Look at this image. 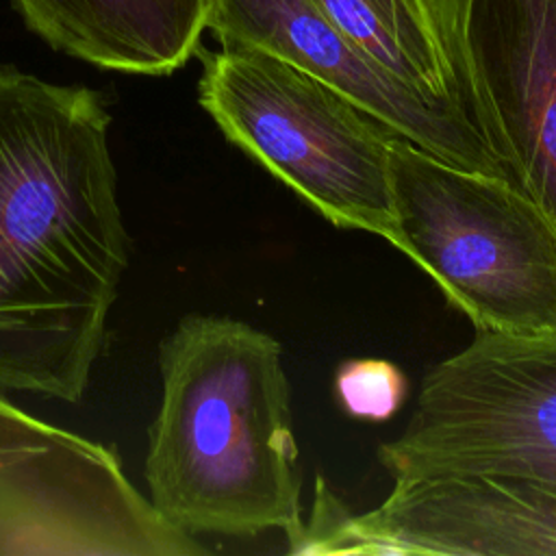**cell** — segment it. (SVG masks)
<instances>
[{"instance_id": "6da1fadb", "label": "cell", "mask_w": 556, "mask_h": 556, "mask_svg": "<svg viewBox=\"0 0 556 556\" xmlns=\"http://www.w3.org/2000/svg\"><path fill=\"white\" fill-rule=\"evenodd\" d=\"M100 91L0 65V389L78 402L130 237Z\"/></svg>"}, {"instance_id": "7a4b0ae2", "label": "cell", "mask_w": 556, "mask_h": 556, "mask_svg": "<svg viewBox=\"0 0 556 556\" xmlns=\"http://www.w3.org/2000/svg\"><path fill=\"white\" fill-rule=\"evenodd\" d=\"M161 406L143 478L189 534L295 536L302 473L282 345L226 315H185L161 341Z\"/></svg>"}, {"instance_id": "3957f363", "label": "cell", "mask_w": 556, "mask_h": 556, "mask_svg": "<svg viewBox=\"0 0 556 556\" xmlns=\"http://www.w3.org/2000/svg\"><path fill=\"white\" fill-rule=\"evenodd\" d=\"M195 54L198 102L232 146L330 224L397 248L389 126L267 52L222 46Z\"/></svg>"}, {"instance_id": "277c9868", "label": "cell", "mask_w": 556, "mask_h": 556, "mask_svg": "<svg viewBox=\"0 0 556 556\" xmlns=\"http://www.w3.org/2000/svg\"><path fill=\"white\" fill-rule=\"evenodd\" d=\"M397 250L476 330L556 334V230L506 176L391 141Z\"/></svg>"}, {"instance_id": "5b68a950", "label": "cell", "mask_w": 556, "mask_h": 556, "mask_svg": "<svg viewBox=\"0 0 556 556\" xmlns=\"http://www.w3.org/2000/svg\"><path fill=\"white\" fill-rule=\"evenodd\" d=\"M378 463L393 480L493 473L556 484V334L476 330L424 376Z\"/></svg>"}, {"instance_id": "8992f818", "label": "cell", "mask_w": 556, "mask_h": 556, "mask_svg": "<svg viewBox=\"0 0 556 556\" xmlns=\"http://www.w3.org/2000/svg\"><path fill=\"white\" fill-rule=\"evenodd\" d=\"M117 454L0 395V556H204Z\"/></svg>"}, {"instance_id": "52a82bcc", "label": "cell", "mask_w": 556, "mask_h": 556, "mask_svg": "<svg viewBox=\"0 0 556 556\" xmlns=\"http://www.w3.org/2000/svg\"><path fill=\"white\" fill-rule=\"evenodd\" d=\"M463 113L556 230V0H428Z\"/></svg>"}, {"instance_id": "ba28073f", "label": "cell", "mask_w": 556, "mask_h": 556, "mask_svg": "<svg viewBox=\"0 0 556 556\" xmlns=\"http://www.w3.org/2000/svg\"><path fill=\"white\" fill-rule=\"evenodd\" d=\"M393 482L376 508L352 513L317 473L313 508L289 539V552L556 556L552 482L493 473Z\"/></svg>"}, {"instance_id": "9c48e42d", "label": "cell", "mask_w": 556, "mask_h": 556, "mask_svg": "<svg viewBox=\"0 0 556 556\" xmlns=\"http://www.w3.org/2000/svg\"><path fill=\"white\" fill-rule=\"evenodd\" d=\"M206 30L222 46L254 48L295 65L452 165L504 174L463 111L430 102L400 83L345 39L313 0H211Z\"/></svg>"}, {"instance_id": "30bf717a", "label": "cell", "mask_w": 556, "mask_h": 556, "mask_svg": "<svg viewBox=\"0 0 556 556\" xmlns=\"http://www.w3.org/2000/svg\"><path fill=\"white\" fill-rule=\"evenodd\" d=\"M50 48L100 70L169 76L200 48L211 0H13Z\"/></svg>"}, {"instance_id": "8fae6325", "label": "cell", "mask_w": 556, "mask_h": 556, "mask_svg": "<svg viewBox=\"0 0 556 556\" xmlns=\"http://www.w3.org/2000/svg\"><path fill=\"white\" fill-rule=\"evenodd\" d=\"M328 22L421 98L458 106L428 0H313Z\"/></svg>"}, {"instance_id": "7c38bea8", "label": "cell", "mask_w": 556, "mask_h": 556, "mask_svg": "<svg viewBox=\"0 0 556 556\" xmlns=\"http://www.w3.org/2000/svg\"><path fill=\"white\" fill-rule=\"evenodd\" d=\"M334 393L350 417L387 421L404 404L406 378L391 361L350 358L334 374Z\"/></svg>"}]
</instances>
